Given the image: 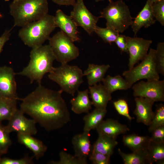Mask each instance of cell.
Listing matches in <instances>:
<instances>
[{
	"instance_id": "cell-36",
	"label": "cell",
	"mask_w": 164,
	"mask_h": 164,
	"mask_svg": "<svg viewBox=\"0 0 164 164\" xmlns=\"http://www.w3.org/2000/svg\"><path fill=\"white\" fill-rule=\"evenodd\" d=\"M113 104L115 109L119 114L126 117L130 121L134 118L129 114L128 105L125 100L119 99L113 102Z\"/></svg>"
},
{
	"instance_id": "cell-9",
	"label": "cell",
	"mask_w": 164,
	"mask_h": 164,
	"mask_svg": "<svg viewBox=\"0 0 164 164\" xmlns=\"http://www.w3.org/2000/svg\"><path fill=\"white\" fill-rule=\"evenodd\" d=\"M133 95L154 100L164 101V80H142L132 86Z\"/></svg>"
},
{
	"instance_id": "cell-23",
	"label": "cell",
	"mask_w": 164,
	"mask_h": 164,
	"mask_svg": "<svg viewBox=\"0 0 164 164\" xmlns=\"http://www.w3.org/2000/svg\"><path fill=\"white\" fill-rule=\"evenodd\" d=\"M118 144L116 139L99 134L97 141L92 146L91 152H98L111 156Z\"/></svg>"
},
{
	"instance_id": "cell-8",
	"label": "cell",
	"mask_w": 164,
	"mask_h": 164,
	"mask_svg": "<svg viewBox=\"0 0 164 164\" xmlns=\"http://www.w3.org/2000/svg\"><path fill=\"white\" fill-rule=\"evenodd\" d=\"M155 52V50L150 49L147 56L140 63L123 72L122 75L130 87L134 84L141 80L159 79V74L156 68Z\"/></svg>"
},
{
	"instance_id": "cell-11",
	"label": "cell",
	"mask_w": 164,
	"mask_h": 164,
	"mask_svg": "<svg viewBox=\"0 0 164 164\" xmlns=\"http://www.w3.org/2000/svg\"><path fill=\"white\" fill-rule=\"evenodd\" d=\"M126 41L127 48L129 55L128 65L129 69H130L147 56L152 41L141 38L128 36H126Z\"/></svg>"
},
{
	"instance_id": "cell-43",
	"label": "cell",
	"mask_w": 164,
	"mask_h": 164,
	"mask_svg": "<svg viewBox=\"0 0 164 164\" xmlns=\"http://www.w3.org/2000/svg\"><path fill=\"white\" fill-rule=\"evenodd\" d=\"M94 0L95 2H98L102 1H104V0H108L109 2H110L112 1V0Z\"/></svg>"
},
{
	"instance_id": "cell-42",
	"label": "cell",
	"mask_w": 164,
	"mask_h": 164,
	"mask_svg": "<svg viewBox=\"0 0 164 164\" xmlns=\"http://www.w3.org/2000/svg\"><path fill=\"white\" fill-rule=\"evenodd\" d=\"M53 2L59 5L73 6L77 0H51Z\"/></svg>"
},
{
	"instance_id": "cell-3",
	"label": "cell",
	"mask_w": 164,
	"mask_h": 164,
	"mask_svg": "<svg viewBox=\"0 0 164 164\" xmlns=\"http://www.w3.org/2000/svg\"><path fill=\"white\" fill-rule=\"evenodd\" d=\"M10 13L14 20V27H22L38 20L48 14V0H21L12 2Z\"/></svg>"
},
{
	"instance_id": "cell-19",
	"label": "cell",
	"mask_w": 164,
	"mask_h": 164,
	"mask_svg": "<svg viewBox=\"0 0 164 164\" xmlns=\"http://www.w3.org/2000/svg\"><path fill=\"white\" fill-rule=\"evenodd\" d=\"M95 129L98 135H104L115 139L119 135L129 130L126 125L111 119L103 120Z\"/></svg>"
},
{
	"instance_id": "cell-47",
	"label": "cell",
	"mask_w": 164,
	"mask_h": 164,
	"mask_svg": "<svg viewBox=\"0 0 164 164\" xmlns=\"http://www.w3.org/2000/svg\"><path fill=\"white\" fill-rule=\"evenodd\" d=\"M2 155L0 153V158L1 157V156Z\"/></svg>"
},
{
	"instance_id": "cell-17",
	"label": "cell",
	"mask_w": 164,
	"mask_h": 164,
	"mask_svg": "<svg viewBox=\"0 0 164 164\" xmlns=\"http://www.w3.org/2000/svg\"><path fill=\"white\" fill-rule=\"evenodd\" d=\"M89 134V132L84 131L82 133L75 135L72 140L74 155L86 162L92 149Z\"/></svg>"
},
{
	"instance_id": "cell-5",
	"label": "cell",
	"mask_w": 164,
	"mask_h": 164,
	"mask_svg": "<svg viewBox=\"0 0 164 164\" xmlns=\"http://www.w3.org/2000/svg\"><path fill=\"white\" fill-rule=\"evenodd\" d=\"M49 78L57 83L63 92L73 96L83 82V72L77 66L61 64L54 67L48 75Z\"/></svg>"
},
{
	"instance_id": "cell-25",
	"label": "cell",
	"mask_w": 164,
	"mask_h": 164,
	"mask_svg": "<svg viewBox=\"0 0 164 164\" xmlns=\"http://www.w3.org/2000/svg\"><path fill=\"white\" fill-rule=\"evenodd\" d=\"M107 113V110L95 108L91 112L87 113L83 118L84 132H89L95 129L103 120Z\"/></svg>"
},
{
	"instance_id": "cell-35",
	"label": "cell",
	"mask_w": 164,
	"mask_h": 164,
	"mask_svg": "<svg viewBox=\"0 0 164 164\" xmlns=\"http://www.w3.org/2000/svg\"><path fill=\"white\" fill-rule=\"evenodd\" d=\"M152 9L156 21L164 26V0H160L152 3Z\"/></svg>"
},
{
	"instance_id": "cell-18",
	"label": "cell",
	"mask_w": 164,
	"mask_h": 164,
	"mask_svg": "<svg viewBox=\"0 0 164 164\" xmlns=\"http://www.w3.org/2000/svg\"><path fill=\"white\" fill-rule=\"evenodd\" d=\"M88 88L93 105L95 108L106 110L108 102L111 99V94L100 82L89 86Z\"/></svg>"
},
{
	"instance_id": "cell-26",
	"label": "cell",
	"mask_w": 164,
	"mask_h": 164,
	"mask_svg": "<svg viewBox=\"0 0 164 164\" xmlns=\"http://www.w3.org/2000/svg\"><path fill=\"white\" fill-rule=\"evenodd\" d=\"M146 151L149 164H164V143L150 140Z\"/></svg>"
},
{
	"instance_id": "cell-45",
	"label": "cell",
	"mask_w": 164,
	"mask_h": 164,
	"mask_svg": "<svg viewBox=\"0 0 164 164\" xmlns=\"http://www.w3.org/2000/svg\"><path fill=\"white\" fill-rule=\"evenodd\" d=\"M20 0H13V2H16L20 1Z\"/></svg>"
},
{
	"instance_id": "cell-33",
	"label": "cell",
	"mask_w": 164,
	"mask_h": 164,
	"mask_svg": "<svg viewBox=\"0 0 164 164\" xmlns=\"http://www.w3.org/2000/svg\"><path fill=\"white\" fill-rule=\"evenodd\" d=\"M9 134L5 126L0 123V153L2 155L7 153L9 147L12 144Z\"/></svg>"
},
{
	"instance_id": "cell-30",
	"label": "cell",
	"mask_w": 164,
	"mask_h": 164,
	"mask_svg": "<svg viewBox=\"0 0 164 164\" xmlns=\"http://www.w3.org/2000/svg\"><path fill=\"white\" fill-rule=\"evenodd\" d=\"M94 32L105 43L111 44L114 42L119 33L112 29L97 26Z\"/></svg>"
},
{
	"instance_id": "cell-27",
	"label": "cell",
	"mask_w": 164,
	"mask_h": 164,
	"mask_svg": "<svg viewBox=\"0 0 164 164\" xmlns=\"http://www.w3.org/2000/svg\"><path fill=\"white\" fill-rule=\"evenodd\" d=\"M17 99L0 98V123L4 120L9 121L18 110Z\"/></svg>"
},
{
	"instance_id": "cell-38",
	"label": "cell",
	"mask_w": 164,
	"mask_h": 164,
	"mask_svg": "<svg viewBox=\"0 0 164 164\" xmlns=\"http://www.w3.org/2000/svg\"><path fill=\"white\" fill-rule=\"evenodd\" d=\"M34 156H25L19 159H13L7 157L0 158V164H31L33 163Z\"/></svg>"
},
{
	"instance_id": "cell-12",
	"label": "cell",
	"mask_w": 164,
	"mask_h": 164,
	"mask_svg": "<svg viewBox=\"0 0 164 164\" xmlns=\"http://www.w3.org/2000/svg\"><path fill=\"white\" fill-rule=\"evenodd\" d=\"M24 114L20 109H18L14 115L8 121V124L5 126L10 133L15 132L17 134L32 135L37 134L36 122L32 119L26 118Z\"/></svg>"
},
{
	"instance_id": "cell-40",
	"label": "cell",
	"mask_w": 164,
	"mask_h": 164,
	"mask_svg": "<svg viewBox=\"0 0 164 164\" xmlns=\"http://www.w3.org/2000/svg\"><path fill=\"white\" fill-rule=\"evenodd\" d=\"M121 53H128L127 48L126 36L125 35H119L114 42Z\"/></svg>"
},
{
	"instance_id": "cell-1",
	"label": "cell",
	"mask_w": 164,
	"mask_h": 164,
	"mask_svg": "<svg viewBox=\"0 0 164 164\" xmlns=\"http://www.w3.org/2000/svg\"><path fill=\"white\" fill-rule=\"evenodd\" d=\"M60 89L55 91L38 84L21 101L20 109L48 132L60 129L71 121Z\"/></svg>"
},
{
	"instance_id": "cell-15",
	"label": "cell",
	"mask_w": 164,
	"mask_h": 164,
	"mask_svg": "<svg viewBox=\"0 0 164 164\" xmlns=\"http://www.w3.org/2000/svg\"><path fill=\"white\" fill-rule=\"evenodd\" d=\"M135 101L136 108L133 113L136 116L137 122L149 126L154 114L152 107L155 101L141 97H136Z\"/></svg>"
},
{
	"instance_id": "cell-2",
	"label": "cell",
	"mask_w": 164,
	"mask_h": 164,
	"mask_svg": "<svg viewBox=\"0 0 164 164\" xmlns=\"http://www.w3.org/2000/svg\"><path fill=\"white\" fill-rule=\"evenodd\" d=\"M29 56L28 65L16 74L27 77L31 84L36 82L41 84L44 75L50 73L54 67L53 64L56 60L55 56L48 44L32 48Z\"/></svg>"
},
{
	"instance_id": "cell-37",
	"label": "cell",
	"mask_w": 164,
	"mask_h": 164,
	"mask_svg": "<svg viewBox=\"0 0 164 164\" xmlns=\"http://www.w3.org/2000/svg\"><path fill=\"white\" fill-rule=\"evenodd\" d=\"M89 159L93 164H109L111 156L98 152H91Z\"/></svg>"
},
{
	"instance_id": "cell-39",
	"label": "cell",
	"mask_w": 164,
	"mask_h": 164,
	"mask_svg": "<svg viewBox=\"0 0 164 164\" xmlns=\"http://www.w3.org/2000/svg\"><path fill=\"white\" fill-rule=\"evenodd\" d=\"M150 138L152 141L160 143H164V125L159 127L151 132Z\"/></svg>"
},
{
	"instance_id": "cell-21",
	"label": "cell",
	"mask_w": 164,
	"mask_h": 164,
	"mask_svg": "<svg viewBox=\"0 0 164 164\" xmlns=\"http://www.w3.org/2000/svg\"><path fill=\"white\" fill-rule=\"evenodd\" d=\"M77 92V96L70 101L71 110L77 114L88 113L93 105L89 99V90L87 89L83 91H78Z\"/></svg>"
},
{
	"instance_id": "cell-46",
	"label": "cell",
	"mask_w": 164,
	"mask_h": 164,
	"mask_svg": "<svg viewBox=\"0 0 164 164\" xmlns=\"http://www.w3.org/2000/svg\"><path fill=\"white\" fill-rule=\"evenodd\" d=\"M2 15L0 13V18L2 17Z\"/></svg>"
},
{
	"instance_id": "cell-24",
	"label": "cell",
	"mask_w": 164,
	"mask_h": 164,
	"mask_svg": "<svg viewBox=\"0 0 164 164\" xmlns=\"http://www.w3.org/2000/svg\"><path fill=\"white\" fill-rule=\"evenodd\" d=\"M150 141L149 136L136 134L125 135L123 138L124 144L132 152L146 150Z\"/></svg>"
},
{
	"instance_id": "cell-28",
	"label": "cell",
	"mask_w": 164,
	"mask_h": 164,
	"mask_svg": "<svg viewBox=\"0 0 164 164\" xmlns=\"http://www.w3.org/2000/svg\"><path fill=\"white\" fill-rule=\"evenodd\" d=\"M102 82L105 87L111 94L117 90H126L131 88L126 80L119 75L114 77L108 75Z\"/></svg>"
},
{
	"instance_id": "cell-16",
	"label": "cell",
	"mask_w": 164,
	"mask_h": 164,
	"mask_svg": "<svg viewBox=\"0 0 164 164\" xmlns=\"http://www.w3.org/2000/svg\"><path fill=\"white\" fill-rule=\"evenodd\" d=\"M152 4L151 0H147L143 8L133 20L131 26L135 35L142 27L147 28L155 23Z\"/></svg>"
},
{
	"instance_id": "cell-34",
	"label": "cell",
	"mask_w": 164,
	"mask_h": 164,
	"mask_svg": "<svg viewBox=\"0 0 164 164\" xmlns=\"http://www.w3.org/2000/svg\"><path fill=\"white\" fill-rule=\"evenodd\" d=\"M156 68L159 74L164 75V43H158L155 52Z\"/></svg>"
},
{
	"instance_id": "cell-44",
	"label": "cell",
	"mask_w": 164,
	"mask_h": 164,
	"mask_svg": "<svg viewBox=\"0 0 164 164\" xmlns=\"http://www.w3.org/2000/svg\"><path fill=\"white\" fill-rule=\"evenodd\" d=\"M160 0H151L152 2V3L154 2L159 1Z\"/></svg>"
},
{
	"instance_id": "cell-32",
	"label": "cell",
	"mask_w": 164,
	"mask_h": 164,
	"mask_svg": "<svg viewBox=\"0 0 164 164\" xmlns=\"http://www.w3.org/2000/svg\"><path fill=\"white\" fill-rule=\"evenodd\" d=\"M59 160L51 161L49 163L52 164H87V162L82 160L74 155L67 153L64 150L61 151L59 154Z\"/></svg>"
},
{
	"instance_id": "cell-14",
	"label": "cell",
	"mask_w": 164,
	"mask_h": 164,
	"mask_svg": "<svg viewBox=\"0 0 164 164\" xmlns=\"http://www.w3.org/2000/svg\"><path fill=\"white\" fill-rule=\"evenodd\" d=\"M54 19L57 27H59L74 42L80 40L78 26L70 15L59 9L56 11Z\"/></svg>"
},
{
	"instance_id": "cell-6",
	"label": "cell",
	"mask_w": 164,
	"mask_h": 164,
	"mask_svg": "<svg viewBox=\"0 0 164 164\" xmlns=\"http://www.w3.org/2000/svg\"><path fill=\"white\" fill-rule=\"evenodd\" d=\"M100 18L106 21V27L122 33L131 26L133 18L128 6L122 0L109 2L100 12Z\"/></svg>"
},
{
	"instance_id": "cell-48",
	"label": "cell",
	"mask_w": 164,
	"mask_h": 164,
	"mask_svg": "<svg viewBox=\"0 0 164 164\" xmlns=\"http://www.w3.org/2000/svg\"><path fill=\"white\" fill-rule=\"evenodd\" d=\"M5 1L7 2L9 1V0H5Z\"/></svg>"
},
{
	"instance_id": "cell-4",
	"label": "cell",
	"mask_w": 164,
	"mask_h": 164,
	"mask_svg": "<svg viewBox=\"0 0 164 164\" xmlns=\"http://www.w3.org/2000/svg\"><path fill=\"white\" fill-rule=\"evenodd\" d=\"M56 27L54 16L48 14L22 27L18 36L26 45L33 48L43 45Z\"/></svg>"
},
{
	"instance_id": "cell-13",
	"label": "cell",
	"mask_w": 164,
	"mask_h": 164,
	"mask_svg": "<svg viewBox=\"0 0 164 164\" xmlns=\"http://www.w3.org/2000/svg\"><path fill=\"white\" fill-rule=\"evenodd\" d=\"M16 73L11 67L5 66L0 67V98L17 99Z\"/></svg>"
},
{
	"instance_id": "cell-22",
	"label": "cell",
	"mask_w": 164,
	"mask_h": 164,
	"mask_svg": "<svg viewBox=\"0 0 164 164\" xmlns=\"http://www.w3.org/2000/svg\"><path fill=\"white\" fill-rule=\"evenodd\" d=\"M110 67L109 64H89L87 69L83 72L86 76L89 86H91L102 81L107 71Z\"/></svg>"
},
{
	"instance_id": "cell-7",
	"label": "cell",
	"mask_w": 164,
	"mask_h": 164,
	"mask_svg": "<svg viewBox=\"0 0 164 164\" xmlns=\"http://www.w3.org/2000/svg\"><path fill=\"white\" fill-rule=\"evenodd\" d=\"M48 40L49 44L56 60L61 64H67L79 56L78 48L72 39L62 31H58L50 37Z\"/></svg>"
},
{
	"instance_id": "cell-31",
	"label": "cell",
	"mask_w": 164,
	"mask_h": 164,
	"mask_svg": "<svg viewBox=\"0 0 164 164\" xmlns=\"http://www.w3.org/2000/svg\"><path fill=\"white\" fill-rule=\"evenodd\" d=\"M156 107L152 118L149 126L148 131L151 132L156 128L164 125V105L161 104L157 105Z\"/></svg>"
},
{
	"instance_id": "cell-41",
	"label": "cell",
	"mask_w": 164,
	"mask_h": 164,
	"mask_svg": "<svg viewBox=\"0 0 164 164\" xmlns=\"http://www.w3.org/2000/svg\"><path fill=\"white\" fill-rule=\"evenodd\" d=\"M12 29L6 30L0 36V53L2 50L5 43L9 39Z\"/></svg>"
},
{
	"instance_id": "cell-20",
	"label": "cell",
	"mask_w": 164,
	"mask_h": 164,
	"mask_svg": "<svg viewBox=\"0 0 164 164\" xmlns=\"http://www.w3.org/2000/svg\"><path fill=\"white\" fill-rule=\"evenodd\" d=\"M28 134H17L18 141L31 151L33 153L34 157L38 160L43 156L47 148L42 141Z\"/></svg>"
},
{
	"instance_id": "cell-10",
	"label": "cell",
	"mask_w": 164,
	"mask_h": 164,
	"mask_svg": "<svg viewBox=\"0 0 164 164\" xmlns=\"http://www.w3.org/2000/svg\"><path fill=\"white\" fill-rule=\"evenodd\" d=\"M73 6L70 16L77 26L81 27L89 35L94 32L99 17L90 12L83 0H77Z\"/></svg>"
},
{
	"instance_id": "cell-29",
	"label": "cell",
	"mask_w": 164,
	"mask_h": 164,
	"mask_svg": "<svg viewBox=\"0 0 164 164\" xmlns=\"http://www.w3.org/2000/svg\"><path fill=\"white\" fill-rule=\"evenodd\" d=\"M118 151L124 164H149L146 150L133 152L131 153H126L120 149Z\"/></svg>"
}]
</instances>
